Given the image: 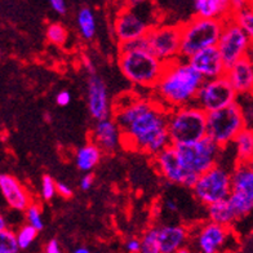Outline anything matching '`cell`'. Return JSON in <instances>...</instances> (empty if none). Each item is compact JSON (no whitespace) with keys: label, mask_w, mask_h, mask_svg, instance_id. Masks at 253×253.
<instances>
[{"label":"cell","mask_w":253,"mask_h":253,"mask_svg":"<svg viewBox=\"0 0 253 253\" xmlns=\"http://www.w3.org/2000/svg\"><path fill=\"white\" fill-rule=\"evenodd\" d=\"M113 118L122 129V147L149 158L168 147V110L151 97L122 94L113 105Z\"/></svg>","instance_id":"cell-1"},{"label":"cell","mask_w":253,"mask_h":253,"mask_svg":"<svg viewBox=\"0 0 253 253\" xmlns=\"http://www.w3.org/2000/svg\"><path fill=\"white\" fill-rule=\"evenodd\" d=\"M204 78L185 58L166 65L163 75L150 92L154 100L172 110L176 107L195 103Z\"/></svg>","instance_id":"cell-2"},{"label":"cell","mask_w":253,"mask_h":253,"mask_svg":"<svg viewBox=\"0 0 253 253\" xmlns=\"http://www.w3.org/2000/svg\"><path fill=\"white\" fill-rule=\"evenodd\" d=\"M118 65L124 78L132 85L151 92L163 75L167 63L147 49L143 37L119 44Z\"/></svg>","instance_id":"cell-3"},{"label":"cell","mask_w":253,"mask_h":253,"mask_svg":"<svg viewBox=\"0 0 253 253\" xmlns=\"http://www.w3.org/2000/svg\"><path fill=\"white\" fill-rule=\"evenodd\" d=\"M181 25V58H190L199 50L217 47L225 20L194 14Z\"/></svg>","instance_id":"cell-4"},{"label":"cell","mask_w":253,"mask_h":253,"mask_svg":"<svg viewBox=\"0 0 253 253\" xmlns=\"http://www.w3.org/2000/svg\"><path fill=\"white\" fill-rule=\"evenodd\" d=\"M168 133L174 146L202 140L207 136V113L197 103L168 110Z\"/></svg>","instance_id":"cell-5"},{"label":"cell","mask_w":253,"mask_h":253,"mask_svg":"<svg viewBox=\"0 0 253 253\" xmlns=\"http://www.w3.org/2000/svg\"><path fill=\"white\" fill-rule=\"evenodd\" d=\"M159 24V13L150 1L138 7H122L114 18L113 31L118 44L143 38L151 27Z\"/></svg>","instance_id":"cell-6"},{"label":"cell","mask_w":253,"mask_h":253,"mask_svg":"<svg viewBox=\"0 0 253 253\" xmlns=\"http://www.w3.org/2000/svg\"><path fill=\"white\" fill-rule=\"evenodd\" d=\"M244 128L246 123L237 102L220 110L207 113V136L222 149L229 147Z\"/></svg>","instance_id":"cell-7"},{"label":"cell","mask_w":253,"mask_h":253,"mask_svg":"<svg viewBox=\"0 0 253 253\" xmlns=\"http://www.w3.org/2000/svg\"><path fill=\"white\" fill-rule=\"evenodd\" d=\"M231 170L218 163L199 174L191 187L194 198L206 207L227 199L231 194Z\"/></svg>","instance_id":"cell-8"},{"label":"cell","mask_w":253,"mask_h":253,"mask_svg":"<svg viewBox=\"0 0 253 253\" xmlns=\"http://www.w3.org/2000/svg\"><path fill=\"white\" fill-rule=\"evenodd\" d=\"M147 49L163 61L173 62L180 58L181 49V25L157 24L145 35Z\"/></svg>","instance_id":"cell-9"},{"label":"cell","mask_w":253,"mask_h":253,"mask_svg":"<svg viewBox=\"0 0 253 253\" xmlns=\"http://www.w3.org/2000/svg\"><path fill=\"white\" fill-rule=\"evenodd\" d=\"M176 147L182 163L198 176L220 163L223 151L222 147L208 136L197 142Z\"/></svg>","instance_id":"cell-10"},{"label":"cell","mask_w":253,"mask_h":253,"mask_svg":"<svg viewBox=\"0 0 253 253\" xmlns=\"http://www.w3.org/2000/svg\"><path fill=\"white\" fill-rule=\"evenodd\" d=\"M151 162L159 176L169 185L191 189L199 177L187 169L186 166L182 163L180 154L174 145H169L159 154H157L155 157L151 158Z\"/></svg>","instance_id":"cell-11"},{"label":"cell","mask_w":253,"mask_h":253,"mask_svg":"<svg viewBox=\"0 0 253 253\" xmlns=\"http://www.w3.org/2000/svg\"><path fill=\"white\" fill-rule=\"evenodd\" d=\"M229 203L237 220L253 213V170L244 163H237L231 170V194Z\"/></svg>","instance_id":"cell-12"},{"label":"cell","mask_w":253,"mask_h":253,"mask_svg":"<svg viewBox=\"0 0 253 253\" xmlns=\"http://www.w3.org/2000/svg\"><path fill=\"white\" fill-rule=\"evenodd\" d=\"M237 98V90L234 89L226 75H222L213 79H204L195 103L206 113H212L235 103Z\"/></svg>","instance_id":"cell-13"},{"label":"cell","mask_w":253,"mask_h":253,"mask_svg":"<svg viewBox=\"0 0 253 253\" xmlns=\"http://www.w3.org/2000/svg\"><path fill=\"white\" fill-rule=\"evenodd\" d=\"M251 47H252V40L247 35L243 27L234 20L233 16L225 20L217 48L220 50L226 66L229 67L240 58L248 56Z\"/></svg>","instance_id":"cell-14"},{"label":"cell","mask_w":253,"mask_h":253,"mask_svg":"<svg viewBox=\"0 0 253 253\" xmlns=\"http://www.w3.org/2000/svg\"><path fill=\"white\" fill-rule=\"evenodd\" d=\"M87 101L90 118L96 120L110 118L113 115V107L106 83L97 73L88 74L87 80Z\"/></svg>","instance_id":"cell-15"},{"label":"cell","mask_w":253,"mask_h":253,"mask_svg":"<svg viewBox=\"0 0 253 253\" xmlns=\"http://www.w3.org/2000/svg\"><path fill=\"white\" fill-rule=\"evenodd\" d=\"M89 140L97 143L105 154H114L122 147V129L113 117L96 120Z\"/></svg>","instance_id":"cell-16"},{"label":"cell","mask_w":253,"mask_h":253,"mask_svg":"<svg viewBox=\"0 0 253 253\" xmlns=\"http://www.w3.org/2000/svg\"><path fill=\"white\" fill-rule=\"evenodd\" d=\"M190 65L200 73L204 79H213L226 74V63L217 47L206 48L187 58Z\"/></svg>","instance_id":"cell-17"},{"label":"cell","mask_w":253,"mask_h":253,"mask_svg":"<svg viewBox=\"0 0 253 253\" xmlns=\"http://www.w3.org/2000/svg\"><path fill=\"white\" fill-rule=\"evenodd\" d=\"M231 227L207 221L200 226L197 235L198 248L202 253H218L226 246Z\"/></svg>","instance_id":"cell-18"},{"label":"cell","mask_w":253,"mask_h":253,"mask_svg":"<svg viewBox=\"0 0 253 253\" xmlns=\"http://www.w3.org/2000/svg\"><path fill=\"white\" fill-rule=\"evenodd\" d=\"M0 193L9 208L18 212H25L33 203L26 186L12 174L0 173Z\"/></svg>","instance_id":"cell-19"},{"label":"cell","mask_w":253,"mask_h":253,"mask_svg":"<svg viewBox=\"0 0 253 253\" xmlns=\"http://www.w3.org/2000/svg\"><path fill=\"white\" fill-rule=\"evenodd\" d=\"M227 79L238 94L251 93L253 89V61L243 57L226 69Z\"/></svg>","instance_id":"cell-20"},{"label":"cell","mask_w":253,"mask_h":253,"mask_svg":"<svg viewBox=\"0 0 253 253\" xmlns=\"http://www.w3.org/2000/svg\"><path fill=\"white\" fill-rule=\"evenodd\" d=\"M157 229L162 253H174L185 246L189 238V230L183 225H163Z\"/></svg>","instance_id":"cell-21"},{"label":"cell","mask_w":253,"mask_h":253,"mask_svg":"<svg viewBox=\"0 0 253 253\" xmlns=\"http://www.w3.org/2000/svg\"><path fill=\"white\" fill-rule=\"evenodd\" d=\"M195 16L227 20L233 16L231 0H191Z\"/></svg>","instance_id":"cell-22"},{"label":"cell","mask_w":253,"mask_h":253,"mask_svg":"<svg viewBox=\"0 0 253 253\" xmlns=\"http://www.w3.org/2000/svg\"><path fill=\"white\" fill-rule=\"evenodd\" d=\"M103 154L105 153L102 151V149L93 141L89 140L75 151V157H74L75 166H77L78 169L84 172V173L92 172L100 164Z\"/></svg>","instance_id":"cell-23"},{"label":"cell","mask_w":253,"mask_h":253,"mask_svg":"<svg viewBox=\"0 0 253 253\" xmlns=\"http://www.w3.org/2000/svg\"><path fill=\"white\" fill-rule=\"evenodd\" d=\"M231 146L234 149L235 164L244 163L251 159L253 155V128L246 126L233 141Z\"/></svg>","instance_id":"cell-24"},{"label":"cell","mask_w":253,"mask_h":253,"mask_svg":"<svg viewBox=\"0 0 253 253\" xmlns=\"http://www.w3.org/2000/svg\"><path fill=\"white\" fill-rule=\"evenodd\" d=\"M207 216H208V220L229 227L238 222L237 216L229 203V199L220 200V202L207 206Z\"/></svg>","instance_id":"cell-25"},{"label":"cell","mask_w":253,"mask_h":253,"mask_svg":"<svg viewBox=\"0 0 253 253\" xmlns=\"http://www.w3.org/2000/svg\"><path fill=\"white\" fill-rule=\"evenodd\" d=\"M77 25L80 38L83 40L89 42L96 37V16L89 7H83L78 10Z\"/></svg>","instance_id":"cell-26"},{"label":"cell","mask_w":253,"mask_h":253,"mask_svg":"<svg viewBox=\"0 0 253 253\" xmlns=\"http://www.w3.org/2000/svg\"><path fill=\"white\" fill-rule=\"evenodd\" d=\"M45 37L50 44L63 47L69 40V30L61 22H50L45 30Z\"/></svg>","instance_id":"cell-27"},{"label":"cell","mask_w":253,"mask_h":253,"mask_svg":"<svg viewBox=\"0 0 253 253\" xmlns=\"http://www.w3.org/2000/svg\"><path fill=\"white\" fill-rule=\"evenodd\" d=\"M38 231L37 229L29 223L26 225H22V226L18 229V231L16 233L17 242H18V247H20L21 251H26L31 247V244L37 240L38 237Z\"/></svg>","instance_id":"cell-28"},{"label":"cell","mask_w":253,"mask_h":253,"mask_svg":"<svg viewBox=\"0 0 253 253\" xmlns=\"http://www.w3.org/2000/svg\"><path fill=\"white\" fill-rule=\"evenodd\" d=\"M237 103L239 106L242 115H243L244 123L248 128H253V94L243 93L238 94Z\"/></svg>","instance_id":"cell-29"},{"label":"cell","mask_w":253,"mask_h":253,"mask_svg":"<svg viewBox=\"0 0 253 253\" xmlns=\"http://www.w3.org/2000/svg\"><path fill=\"white\" fill-rule=\"evenodd\" d=\"M233 18L237 21L240 26L243 27L244 31H246L247 35L250 37L253 43V8L248 5L243 9L234 12Z\"/></svg>","instance_id":"cell-30"},{"label":"cell","mask_w":253,"mask_h":253,"mask_svg":"<svg viewBox=\"0 0 253 253\" xmlns=\"http://www.w3.org/2000/svg\"><path fill=\"white\" fill-rule=\"evenodd\" d=\"M140 253H162L160 252L159 242H158V229L151 227L143 234L141 238V252Z\"/></svg>","instance_id":"cell-31"},{"label":"cell","mask_w":253,"mask_h":253,"mask_svg":"<svg viewBox=\"0 0 253 253\" xmlns=\"http://www.w3.org/2000/svg\"><path fill=\"white\" fill-rule=\"evenodd\" d=\"M0 250L4 253H18L20 252V247L17 242L16 233L10 229H4L0 231Z\"/></svg>","instance_id":"cell-32"},{"label":"cell","mask_w":253,"mask_h":253,"mask_svg":"<svg viewBox=\"0 0 253 253\" xmlns=\"http://www.w3.org/2000/svg\"><path fill=\"white\" fill-rule=\"evenodd\" d=\"M25 217L29 225L34 226L38 231H42L44 229L43 214H42V207L37 203H31L25 211Z\"/></svg>","instance_id":"cell-33"},{"label":"cell","mask_w":253,"mask_h":253,"mask_svg":"<svg viewBox=\"0 0 253 253\" xmlns=\"http://www.w3.org/2000/svg\"><path fill=\"white\" fill-rule=\"evenodd\" d=\"M40 194L44 200H52L57 194V182L49 174H44L42 178Z\"/></svg>","instance_id":"cell-34"},{"label":"cell","mask_w":253,"mask_h":253,"mask_svg":"<svg viewBox=\"0 0 253 253\" xmlns=\"http://www.w3.org/2000/svg\"><path fill=\"white\" fill-rule=\"evenodd\" d=\"M50 8L60 16H65L67 13V3L66 0H48Z\"/></svg>","instance_id":"cell-35"},{"label":"cell","mask_w":253,"mask_h":253,"mask_svg":"<svg viewBox=\"0 0 253 253\" xmlns=\"http://www.w3.org/2000/svg\"><path fill=\"white\" fill-rule=\"evenodd\" d=\"M94 183V176L90 172L88 173H84V176L80 178V182H79V186L80 190H83V191H88V190L92 189Z\"/></svg>","instance_id":"cell-36"},{"label":"cell","mask_w":253,"mask_h":253,"mask_svg":"<svg viewBox=\"0 0 253 253\" xmlns=\"http://www.w3.org/2000/svg\"><path fill=\"white\" fill-rule=\"evenodd\" d=\"M71 102V94L69 90H60L58 93L56 94V103L60 107L67 106L69 103Z\"/></svg>","instance_id":"cell-37"},{"label":"cell","mask_w":253,"mask_h":253,"mask_svg":"<svg viewBox=\"0 0 253 253\" xmlns=\"http://www.w3.org/2000/svg\"><path fill=\"white\" fill-rule=\"evenodd\" d=\"M126 251L128 253H140L141 239H138V238H129L126 242Z\"/></svg>","instance_id":"cell-38"},{"label":"cell","mask_w":253,"mask_h":253,"mask_svg":"<svg viewBox=\"0 0 253 253\" xmlns=\"http://www.w3.org/2000/svg\"><path fill=\"white\" fill-rule=\"evenodd\" d=\"M57 194L65 198V199H70L73 197L74 191L70 185H67L65 182H57Z\"/></svg>","instance_id":"cell-39"},{"label":"cell","mask_w":253,"mask_h":253,"mask_svg":"<svg viewBox=\"0 0 253 253\" xmlns=\"http://www.w3.org/2000/svg\"><path fill=\"white\" fill-rule=\"evenodd\" d=\"M44 253H63L57 239H50L44 248Z\"/></svg>","instance_id":"cell-40"},{"label":"cell","mask_w":253,"mask_h":253,"mask_svg":"<svg viewBox=\"0 0 253 253\" xmlns=\"http://www.w3.org/2000/svg\"><path fill=\"white\" fill-rule=\"evenodd\" d=\"M82 62H83V66H84V69H85V71H87V75L88 74L97 73L96 66H94V63L92 62V60H90L89 57L84 56L83 60H82Z\"/></svg>","instance_id":"cell-41"},{"label":"cell","mask_w":253,"mask_h":253,"mask_svg":"<svg viewBox=\"0 0 253 253\" xmlns=\"http://www.w3.org/2000/svg\"><path fill=\"white\" fill-rule=\"evenodd\" d=\"M231 5H233L234 12H237V10L248 7L250 5V0H231Z\"/></svg>","instance_id":"cell-42"},{"label":"cell","mask_w":253,"mask_h":253,"mask_svg":"<svg viewBox=\"0 0 253 253\" xmlns=\"http://www.w3.org/2000/svg\"><path fill=\"white\" fill-rule=\"evenodd\" d=\"M164 207H166L167 211H169L172 213H177V212H178V204H177L173 199L164 200Z\"/></svg>","instance_id":"cell-43"},{"label":"cell","mask_w":253,"mask_h":253,"mask_svg":"<svg viewBox=\"0 0 253 253\" xmlns=\"http://www.w3.org/2000/svg\"><path fill=\"white\" fill-rule=\"evenodd\" d=\"M124 7H138V5H142V4L150 1V0H123Z\"/></svg>","instance_id":"cell-44"},{"label":"cell","mask_w":253,"mask_h":253,"mask_svg":"<svg viewBox=\"0 0 253 253\" xmlns=\"http://www.w3.org/2000/svg\"><path fill=\"white\" fill-rule=\"evenodd\" d=\"M7 227H8L7 220H5V217H4L3 214L0 213V231H3V230L7 229Z\"/></svg>","instance_id":"cell-45"},{"label":"cell","mask_w":253,"mask_h":253,"mask_svg":"<svg viewBox=\"0 0 253 253\" xmlns=\"http://www.w3.org/2000/svg\"><path fill=\"white\" fill-rule=\"evenodd\" d=\"M73 253H90V251L88 248H85V247H79Z\"/></svg>","instance_id":"cell-46"},{"label":"cell","mask_w":253,"mask_h":253,"mask_svg":"<svg viewBox=\"0 0 253 253\" xmlns=\"http://www.w3.org/2000/svg\"><path fill=\"white\" fill-rule=\"evenodd\" d=\"M174 253H190V251L187 248H185V247H182V248H180V250L176 251Z\"/></svg>","instance_id":"cell-47"},{"label":"cell","mask_w":253,"mask_h":253,"mask_svg":"<svg viewBox=\"0 0 253 253\" xmlns=\"http://www.w3.org/2000/svg\"><path fill=\"white\" fill-rule=\"evenodd\" d=\"M247 166L250 167L251 169L253 170V155H252V157H251V159L248 160V162H247Z\"/></svg>","instance_id":"cell-48"},{"label":"cell","mask_w":253,"mask_h":253,"mask_svg":"<svg viewBox=\"0 0 253 253\" xmlns=\"http://www.w3.org/2000/svg\"><path fill=\"white\" fill-rule=\"evenodd\" d=\"M248 57H250L251 60L253 61V43H252V47H251V49H250V53H248Z\"/></svg>","instance_id":"cell-49"},{"label":"cell","mask_w":253,"mask_h":253,"mask_svg":"<svg viewBox=\"0 0 253 253\" xmlns=\"http://www.w3.org/2000/svg\"><path fill=\"white\" fill-rule=\"evenodd\" d=\"M250 7L253 8V0H250Z\"/></svg>","instance_id":"cell-50"},{"label":"cell","mask_w":253,"mask_h":253,"mask_svg":"<svg viewBox=\"0 0 253 253\" xmlns=\"http://www.w3.org/2000/svg\"><path fill=\"white\" fill-rule=\"evenodd\" d=\"M0 253H4V252H3V251H1V250H0Z\"/></svg>","instance_id":"cell-51"},{"label":"cell","mask_w":253,"mask_h":253,"mask_svg":"<svg viewBox=\"0 0 253 253\" xmlns=\"http://www.w3.org/2000/svg\"><path fill=\"white\" fill-rule=\"evenodd\" d=\"M251 93H252V94H253V89H252V92H251Z\"/></svg>","instance_id":"cell-52"}]
</instances>
